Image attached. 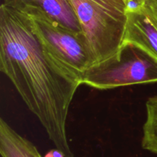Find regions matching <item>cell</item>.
Wrapping results in <instances>:
<instances>
[{
  "label": "cell",
  "instance_id": "cell-4",
  "mask_svg": "<svg viewBox=\"0 0 157 157\" xmlns=\"http://www.w3.org/2000/svg\"><path fill=\"white\" fill-rule=\"evenodd\" d=\"M34 32L49 55L71 75L80 80L95 64L83 32H78L44 17L30 18Z\"/></svg>",
  "mask_w": 157,
  "mask_h": 157
},
{
  "label": "cell",
  "instance_id": "cell-2",
  "mask_svg": "<svg viewBox=\"0 0 157 157\" xmlns=\"http://www.w3.org/2000/svg\"><path fill=\"white\" fill-rule=\"evenodd\" d=\"M95 63L116 55L122 46L128 21L125 0H68Z\"/></svg>",
  "mask_w": 157,
  "mask_h": 157
},
{
  "label": "cell",
  "instance_id": "cell-7",
  "mask_svg": "<svg viewBox=\"0 0 157 157\" xmlns=\"http://www.w3.org/2000/svg\"><path fill=\"white\" fill-rule=\"evenodd\" d=\"M0 154L2 157H42L32 142L17 133L2 118L0 120Z\"/></svg>",
  "mask_w": 157,
  "mask_h": 157
},
{
  "label": "cell",
  "instance_id": "cell-10",
  "mask_svg": "<svg viewBox=\"0 0 157 157\" xmlns=\"http://www.w3.org/2000/svg\"><path fill=\"white\" fill-rule=\"evenodd\" d=\"M44 157H65L64 156V153L61 151H60L59 150H58L57 148H55V150H52L51 151H49L47 154L45 155Z\"/></svg>",
  "mask_w": 157,
  "mask_h": 157
},
{
  "label": "cell",
  "instance_id": "cell-1",
  "mask_svg": "<svg viewBox=\"0 0 157 157\" xmlns=\"http://www.w3.org/2000/svg\"><path fill=\"white\" fill-rule=\"evenodd\" d=\"M0 70L38 117L55 148L65 157H75L66 123L81 81L44 49L31 18L5 4L0 7Z\"/></svg>",
  "mask_w": 157,
  "mask_h": 157
},
{
  "label": "cell",
  "instance_id": "cell-8",
  "mask_svg": "<svg viewBox=\"0 0 157 157\" xmlns=\"http://www.w3.org/2000/svg\"><path fill=\"white\" fill-rule=\"evenodd\" d=\"M146 111L147 117L143 126L142 147L157 154V96L147 100Z\"/></svg>",
  "mask_w": 157,
  "mask_h": 157
},
{
  "label": "cell",
  "instance_id": "cell-3",
  "mask_svg": "<svg viewBox=\"0 0 157 157\" xmlns=\"http://www.w3.org/2000/svg\"><path fill=\"white\" fill-rule=\"evenodd\" d=\"M156 82L157 60L128 43L111 58L90 66L81 78V84L98 90Z\"/></svg>",
  "mask_w": 157,
  "mask_h": 157
},
{
  "label": "cell",
  "instance_id": "cell-5",
  "mask_svg": "<svg viewBox=\"0 0 157 157\" xmlns=\"http://www.w3.org/2000/svg\"><path fill=\"white\" fill-rule=\"evenodd\" d=\"M3 4L29 18L44 17L64 28L82 32L68 0H4Z\"/></svg>",
  "mask_w": 157,
  "mask_h": 157
},
{
  "label": "cell",
  "instance_id": "cell-9",
  "mask_svg": "<svg viewBox=\"0 0 157 157\" xmlns=\"http://www.w3.org/2000/svg\"><path fill=\"white\" fill-rule=\"evenodd\" d=\"M142 9L157 28V0H142Z\"/></svg>",
  "mask_w": 157,
  "mask_h": 157
},
{
  "label": "cell",
  "instance_id": "cell-6",
  "mask_svg": "<svg viewBox=\"0 0 157 157\" xmlns=\"http://www.w3.org/2000/svg\"><path fill=\"white\" fill-rule=\"evenodd\" d=\"M133 44L157 60V28L142 7L128 12V21L123 44Z\"/></svg>",
  "mask_w": 157,
  "mask_h": 157
}]
</instances>
